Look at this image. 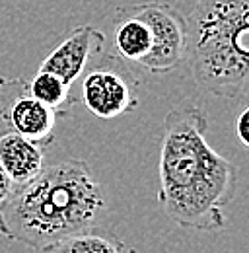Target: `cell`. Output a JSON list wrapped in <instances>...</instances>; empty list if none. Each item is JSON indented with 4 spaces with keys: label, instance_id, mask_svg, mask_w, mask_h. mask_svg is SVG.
<instances>
[{
    "label": "cell",
    "instance_id": "11",
    "mask_svg": "<svg viewBox=\"0 0 249 253\" xmlns=\"http://www.w3.org/2000/svg\"><path fill=\"white\" fill-rule=\"evenodd\" d=\"M28 88L35 99L53 107L62 117L68 115V107L74 103V97L70 94L72 86L66 84L57 74L47 72V70H37V74L31 78V82H28Z\"/></svg>",
    "mask_w": 249,
    "mask_h": 253
},
{
    "label": "cell",
    "instance_id": "5",
    "mask_svg": "<svg viewBox=\"0 0 249 253\" xmlns=\"http://www.w3.org/2000/svg\"><path fill=\"white\" fill-rule=\"evenodd\" d=\"M59 117V111L30 94L26 80L0 76V119L10 130L45 148L55 140Z\"/></svg>",
    "mask_w": 249,
    "mask_h": 253
},
{
    "label": "cell",
    "instance_id": "1",
    "mask_svg": "<svg viewBox=\"0 0 249 253\" xmlns=\"http://www.w3.org/2000/svg\"><path fill=\"white\" fill-rule=\"evenodd\" d=\"M208 121L197 105L171 109L164 117L156 201L181 228L220 232L224 209L236 193V166L207 142Z\"/></svg>",
    "mask_w": 249,
    "mask_h": 253
},
{
    "label": "cell",
    "instance_id": "10",
    "mask_svg": "<svg viewBox=\"0 0 249 253\" xmlns=\"http://www.w3.org/2000/svg\"><path fill=\"white\" fill-rule=\"evenodd\" d=\"M124 242L109 230L101 228H86L76 234L64 236L61 240L47 244L35 253H124Z\"/></svg>",
    "mask_w": 249,
    "mask_h": 253
},
{
    "label": "cell",
    "instance_id": "13",
    "mask_svg": "<svg viewBox=\"0 0 249 253\" xmlns=\"http://www.w3.org/2000/svg\"><path fill=\"white\" fill-rule=\"evenodd\" d=\"M12 189H14V183H12L10 175L6 173V169H4L2 164H0V205L10 197Z\"/></svg>",
    "mask_w": 249,
    "mask_h": 253
},
{
    "label": "cell",
    "instance_id": "3",
    "mask_svg": "<svg viewBox=\"0 0 249 253\" xmlns=\"http://www.w3.org/2000/svg\"><path fill=\"white\" fill-rule=\"evenodd\" d=\"M185 61L197 86L238 97L249 82V0H197L185 18Z\"/></svg>",
    "mask_w": 249,
    "mask_h": 253
},
{
    "label": "cell",
    "instance_id": "2",
    "mask_svg": "<svg viewBox=\"0 0 249 253\" xmlns=\"http://www.w3.org/2000/svg\"><path fill=\"white\" fill-rule=\"evenodd\" d=\"M105 195L84 160L43 168L0 205V236L33 252L95 226Z\"/></svg>",
    "mask_w": 249,
    "mask_h": 253
},
{
    "label": "cell",
    "instance_id": "12",
    "mask_svg": "<svg viewBox=\"0 0 249 253\" xmlns=\"http://www.w3.org/2000/svg\"><path fill=\"white\" fill-rule=\"evenodd\" d=\"M236 132H238L240 142L249 150V105L240 113V117L236 121Z\"/></svg>",
    "mask_w": 249,
    "mask_h": 253
},
{
    "label": "cell",
    "instance_id": "9",
    "mask_svg": "<svg viewBox=\"0 0 249 253\" xmlns=\"http://www.w3.org/2000/svg\"><path fill=\"white\" fill-rule=\"evenodd\" d=\"M0 164L16 187L28 183L45 168V152L43 146L8 128L0 132Z\"/></svg>",
    "mask_w": 249,
    "mask_h": 253
},
{
    "label": "cell",
    "instance_id": "6",
    "mask_svg": "<svg viewBox=\"0 0 249 253\" xmlns=\"http://www.w3.org/2000/svg\"><path fill=\"white\" fill-rule=\"evenodd\" d=\"M134 6L152 30V49L140 66L152 74L175 70L185 61V16L177 8L164 2H142Z\"/></svg>",
    "mask_w": 249,
    "mask_h": 253
},
{
    "label": "cell",
    "instance_id": "7",
    "mask_svg": "<svg viewBox=\"0 0 249 253\" xmlns=\"http://www.w3.org/2000/svg\"><path fill=\"white\" fill-rule=\"evenodd\" d=\"M105 35L92 26H78L43 59L39 70L57 74L66 84H74L101 53Z\"/></svg>",
    "mask_w": 249,
    "mask_h": 253
},
{
    "label": "cell",
    "instance_id": "8",
    "mask_svg": "<svg viewBox=\"0 0 249 253\" xmlns=\"http://www.w3.org/2000/svg\"><path fill=\"white\" fill-rule=\"evenodd\" d=\"M113 45L123 61L142 63L152 49V30L136 6H121L113 14Z\"/></svg>",
    "mask_w": 249,
    "mask_h": 253
},
{
    "label": "cell",
    "instance_id": "4",
    "mask_svg": "<svg viewBox=\"0 0 249 253\" xmlns=\"http://www.w3.org/2000/svg\"><path fill=\"white\" fill-rule=\"evenodd\" d=\"M138 80L124 66L123 59L109 57L88 66L82 80V101L99 119H115L138 105Z\"/></svg>",
    "mask_w": 249,
    "mask_h": 253
}]
</instances>
